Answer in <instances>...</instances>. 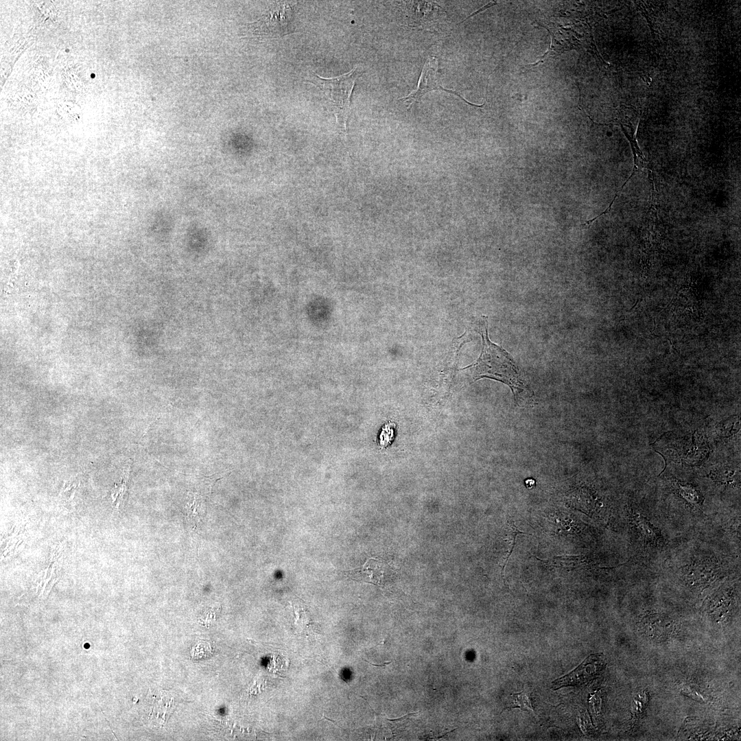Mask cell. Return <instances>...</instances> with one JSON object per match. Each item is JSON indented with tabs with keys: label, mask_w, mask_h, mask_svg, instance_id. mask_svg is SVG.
<instances>
[{
	"label": "cell",
	"mask_w": 741,
	"mask_h": 741,
	"mask_svg": "<svg viewBox=\"0 0 741 741\" xmlns=\"http://www.w3.org/2000/svg\"><path fill=\"white\" fill-rule=\"evenodd\" d=\"M673 620L668 617L658 614L644 615L640 620V626L646 633H668L673 626Z\"/></svg>",
	"instance_id": "4fadbf2b"
},
{
	"label": "cell",
	"mask_w": 741,
	"mask_h": 741,
	"mask_svg": "<svg viewBox=\"0 0 741 741\" xmlns=\"http://www.w3.org/2000/svg\"><path fill=\"white\" fill-rule=\"evenodd\" d=\"M626 519L630 532L640 545L653 550L661 549L666 545L660 529L636 510L629 509Z\"/></svg>",
	"instance_id": "5b68a950"
},
{
	"label": "cell",
	"mask_w": 741,
	"mask_h": 741,
	"mask_svg": "<svg viewBox=\"0 0 741 741\" xmlns=\"http://www.w3.org/2000/svg\"><path fill=\"white\" fill-rule=\"evenodd\" d=\"M519 534H526V533H524L522 531H520L518 529V528L515 525L514 522H513V521L508 522L506 537L509 539H508L509 548H508V550L507 552V554L506 556V558L504 559V563H503L502 567L501 574L502 575L503 578H504V569H505V567H506V566L507 565L508 560L509 557L510 556V555H511V554H512V552L513 551V549L515 548V545L516 537Z\"/></svg>",
	"instance_id": "2e32d148"
},
{
	"label": "cell",
	"mask_w": 741,
	"mask_h": 741,
	"mask_svg": "<svg viewBox=\"0 0 741 741\" xmlns=\"http://www.w3.org/2000/svg\"><path fill=\"white\" fill-rule=\"evenodd\" d=\"M674 488L677 492L692 506L699 508L703 503V497L696 489L690 484H683L679 481L674 482Z\"/></svg>",
	"instance_id": "9a60e30c"
},
{
	"label": "cell",
	"mask_w": 741,
	"mask_h": 741,
	"mask_svg": "<svg viewBox=\"0 0 741 741\" xmlns=\"http://www.w3.org/2000/svg\"><path fill=\"white\" fill-rule=\"evenodd\" d=\"M478 332L482 341L481 353L475 363L462 369L469 370L472 381L482 378H489L506 384L511 389L517 402L523 398V396L528 397L529 392H532L511 356L504 349L489 340L486 316L480 317Z\"/></svg>",
	"instance_id": "6da1fadb"
},
{
	"label": "cell",
	"mask_w": 741,
	"mask_h": 741,
	"mask_svg": "<svg viewBox=\"0 0 741 741\" xmlns=\"http://www.w3.org/2000/svg\"><path fill=\"white\" fill-rule=\"evenodd\" d=\"M435 90L443 91L456 95L466 103L471 106L481 107L484 105H477L470 103L456 91L443 88L439 78L438 62L437 59L434 57L429 58L424 64L417 84V88L412 91L407 97L401 98L400 100L408 103V108H410L414 103H419L422 96L425 93Z\"/></svg>",
	"instance_id": "8992f818"
},
{
	"label": "cell",
	"mask_w": 741,
	"mask_h": 741,
	"mask_svg": "<svg viewBox=\"0 0 741 741\" xmlns=\"http://www.w3.org/2000/svg\"><path fill=\"white\" fill-rule=\"evenodd\" d=\"M393 436V430L390 426V424L386 425L383 428L380 435V445L385 447L388 445L390 440H392Z\"/></svg>",
	"instance_id": "d6986e66"
},
{
	"label": "cell",
	"mask_w": 741,
	"mask_h": 741,
	"mask_svg": "<svg viewBox=\"0 0 741 741\" xmlns=\"http://www.w3.org/2000/svg\"><path fill=\"white\" fill-rule=\"evenodd\" d=\"M552 566L567 570L585 569L593 566V562L585 555L554 556L548 561Z\"/></svg>",
	"instance_id": "5bb4252c"
},
{
	"label": "cell",
	"mask_w": 741,
	"mask_h": 741,
	"mask_svg": "<svg viewBox=\"0 0 741 741\" xmlns=\"http://www.w3.org/2000/svg\"><path fill=\"white\" fill-rule=\"evenodd\" d=\"M604 666L600 656L590 655L573 671L553 681L552 688L556 690L564 686L586 684L599 674Z\"/></svg>",
	"instance_id": "52a82bcc"
},
{
	"label": "cell",
	"mask_w": 741,
	"mask_h": 741,
	"mask_svg": "<svg viewBox=\"0 0 741 741\" xmlns=\"http://www.w3.org/2000/svg\"><path fill=\"white\" fill-rule=\"evenodd\" d=\"M347 574L352 579L381 585L390 580L395 572L385 561L370 558L362 567L351 570Z\"/></svg>",
	"instance_id": "9c48e42d"
},
{
	"label": "cell",
	"mask_w": 741,
	"mask_h": 741,
	"mask_svg": "<svg viewBox=\"0 0 741 741\" xmlns=\"http://www.w3.org/2000/svg\"><path fill=\"white\" fill-rule=\"evenodd\" d=\"M211 653V646L208 643L203 644L202 642H201L200 644H197V646L193 648L191 652V655L193 657H194V659H198L202 658V657H206V655H209Z\"/></svg>",
	"instance_id": "ac0fdd59"
},
{
	"label": "cell",
	"mask_w": 741,
	"mask_h": 741,
	"mask_svg": "<svg viewBox=\"0 0 741 741\" xmlns=\"http://www.w3.org/2000/svg\"><path fill=\"white\" fill-rule=\"evenodd\" d=\"M63 553L64 545L57 546L50 556L47 566L36 576L33 587L38 596L47 595L58 580Z\"/></svg>",
	"instance_id": "ba28073f"
},
{
	"label": "cell",
	"mask_w": 741,
	"mask_h": 741,
	"mask_svg": "<svg viewBox=\"0 0 741 741\" xmlns=\"http://www.w3.org/2000/svg\"><path fill=\"white\" fill-rule=\"evenodd\" d=\"M26 539L25 528L22 525L14 526L3 539L2 548L3 557L10 556L20 550Z\"/></svg>",
	"instance_id": "7c38bea8"
},
{
	"label": "cell",
	"mask_w": 741,
	"mask_h": 741,
	"mask_svg": "<svg viewBox=\"0 0 741 741\" xmlns=\"http://www.w3.org/2000/svg\"><path fill=\"white\" fill-rule=\"evenodd\" d=\"M360 75L357 67L342 75L325 78L314 73L308 82L317 86L324 94L337 119H346L356 79Z\"/></svg>",
	"instance_id": "7a4b0ae2"
},
{
	"label": "cell",
	"mask_w": 741,
	"mask_h": 741,
	"mask_svg": "<svg viewBox=\"0 0 741 741\" xmlns=\"http://www.w3.org/2000/svg\"><path fill=\"white\" fill-rule=\"evenodd\" d=\"M513 702L511 703L512 707H517L521 710H530L533 711L531 701L528 696L525 692L515 693L512 696Z\"/></svg>",
	"instance_id": "e0dca14e"
},
{
	"label": "cell",
	"mask_w": 741,
	"mask_h": 741,
	"mask_svg": "<svg viewBox=\"0 0 741 741\" xmlns=\"http://www.w3.org/2000/svg\"><path fill=\"white\" fill-rule=\"evenodd\" d=\"M405 8L409 24L414 26L423 25L445 16L443 8L433 1H406Z\"/></svg>",
	"instance_id": "30bf717a"
},
{
	"label": "cell",
	"mask_w": 741,
	"mask_h": 741,
	"mask_svg": "<svg viewBox=\"0 0 741 741\" xmlns=\"http://www.w3.org/2000/svg\"><path fill=\"white\" fill-rule=\"evenodd\" d=\"M364 660L365 661H366V662H368V663H370V664H371L372 666H377V667H381V666H385L386 665H387V664H389V663H391V661H388V662L384 663H383V664H381V665H376V664H374V663H370V661H368L367 660H365L364 659Z\"/></svg>",
	"instance_id": "ffe728a7"
},
{
	"label": "cell",
	"mask_w": 741,
	"mask_h": 741,
	"mask_svg": "<svg viewBox=\"0 0 741 741\" xmlns=\"http://www.w3.org/2000/svg\"><path fill=\"white\" fill-rule=\"evenodd\" d=\"M294 10L287 2L274 4L262 17L254 23L255 32L269 37L277 38L294 31L292 25Z\"/></svg>",
	"instance_id": "277c9868"
},
{
	"label": "cell",
	"mask_w": 741,
	"mask_h": 741,
	"mask_svg": "<svg viewBox=\"0 0 741 741\" xmlns=\"http://www.w3.org/2000/svg\"><path fill=\"white\" fill-rule=\"evenodd\" d=\"M733 600L732 587H720L708 600L706 611L715 618H720L729 611Z\"/></svg>",
	"instance_id": "8fae6325"
},
{
	"label": "cell",
	"mask_w": 741,
	"mask_h": 741,
	"mask_svg": "<svg viewBox=\"0 0 741 741\" xmlns=\"http://www.w3.org/2000/svg\"><path fill=\"white\" fill-rule=\"evenodd\" d=\"M683 582L692 588H705L723 578L727 570L715 556H697L680 569Z\"/></svg>",
	"instance_id": "3957f363"
}]
</instances>
